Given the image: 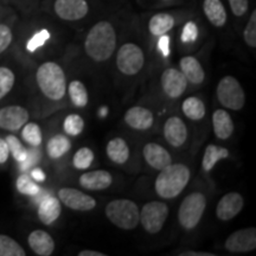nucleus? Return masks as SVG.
<instances>
[{"label": "nucleus", "instance_id": "nucleus-1", "mask_svg": "<svg viewBox=\"0 0 256 256\" xmlns=\"http://www.w3.org/2000/svg\"><path fill=\"white\" fill-rule=\"evenodd\" d=\"M116 48V32L110 22L102 20L89 30L84 42L87 55L96 62L110 60Z\"/></svg>", "mask_w": 256, "mask_h": 256}, {"label": "nucleus", "instance_id": "nucleus-2", "mask_svg": "<svg viewBox=\"0 0 256 256\" xmlns=\"http://www.w3.org/2000/svg\"><path fill=\"white\" fill-rule=\"evenodd\" d=\"M190 176V170L184 164H170L160 170V174L156 179V194L165 200L177 197L186 188Z\"/></svg>", "mask_w": 256, "mask_h": 256}, {"label": "nucleus", "instance_id": "nucleus-3", "mask_svg": "<svg viewBox=\"0 0 256 256\" xmlns=\"http://www.w3.org/2000/svg\"><path fill=\"white\" fill-rule=\"evenodd\" d=\"M37 84L48 98L62 100L66 92V80L63 69L55 62H46L38 68Z\"/></svg>", "mask_w": 256, "mask_h": 256}, {"label": "nucleus", "instance_id": "nucleus-4", "mask_svg": "<svg viewBox=\"0 0 256 256\" xmlns=\"http://www.w3.org/2000/svg\"><path fill=\"white\" fill-rule=\"evenodd\" d=\"M139 208L133 200H114L106 206V216L114 226L124 230H132L139 224Z\"/></svg>", "mask_w": 256, "mask_h": 256}, {"label": "nucleus", "instance_id": "nucleus-5", "mask_svg": "<svg viewBox=\"0 0 256 256\" xmlns=\"http://www.w3.org/2000/svg\"><path fill=\"white\" fill-rule=\"evenodd\" d=\"M206 208V198L200 192H194L182 202L178 210L180 226L186 230H192L198 226Z\"/></svg>", "mask_w": 256, "mask_h": 256}, {"label": "nucleus", "instance_id": "nucleus-6", "mask_svg": "<svg viewBox=\"0 0 256 256\" xmlns=\"http://www.w3.org/2000/svg\"><path fill=\"white\" fill-rule=\"evenodd\" d=\"M217 98L223 107L240 110L244 107L246 95L241 83L234 76H224L218 82L216 90Z\"/></svg>", "mask_w": 256, "mask_h": 256}, {"label": "nucleus", "instance_id": "nucleus-7", "mask_svg": "<svg viewBox=\"0 0 256 256\" xmlns=\"http://www.w3.org/2000/svg\"><path fill=\"white\" fill-rule=\"evenodd\" d=\"M168 216V206L162 202H150L142 206L139 214V223L148 234L159 232Z\"/></svg>", "mask_w": 256, "mask_h": 256}, {"label": "nucleus", "instance_id": "nucleus-8", "mask_svg": "<svg viewBox=\"0 0 256 256\" xmlns=\"http://www.w3.org/2000/svg\"><path fill=\"white\" fill-rule=\"evenodd\" d=\"M145 64V55L142 48L134 43H126L116 55V66L124 75H136Z\"/></svg>", "mask_w": 256, "mask_h": 256}, {"label": "nucleus", "instance_id": "nucleus-9", "mask_svg": "<svg viewBox=\"0 0 256 256\" xmlns=\"http://www.w3.org/2000/svg\"><path fill=\"white\" fill-rule=\"evenodd\" d=\"M58 198L64 206L76 211H90L96 206V200L94 198L78 188H60L58 191Z\"/></svg>", "mask_w": 256, "mask_h": 256}, {"label": "nucleus", "instance_id": "nucleus-10", "mask_svg": "<svg viewBox=\"0 0 256 256\" xmlns=\"http://www.w3.org/2000/svg\"><path fill=\"white\" fill-rule=\"evenodd\" d=\"M224 247L230 252H247L256 248V229L244 228L236 230L226 240Z\"/></svg>", "mask_w": 256, "mask_h": 256}, {"label": "nucleus", "instance_id": "nucleus-11", "mask_svg": "<svg viewBox=\"0 0 256 256\" xmlns=\"http://www.w3.org/2000/svg\"><path fill=\"white\" fill-rule=\"evenodd\" d=\"M54 8L60 19L69 22L84 18L89 11L88 2L86 0H56Z\"/></svg>", "mask_w": 256, "mask_h": 256}, {"label": "nucleus", "instance_id": "nucleus-12", "mask_svg": "<svg viewBox=\"0 0 256 256\" xmlns=\"http://www.w3.org/2000/svg\"><path fill=\"white\" fill-rule=\"evenodd\" d=\"M28 121V112L22 106H8L0 110V128L16 132Z\"/></svg>", "mask_w": 256, "mask_h": 256}, {"label": "nucleus", "instance_id": "nucleus-13", "mask_svg": "<svg viewBox=\"0 0 256 256\" xmlns=\"http://www.w3.org/2000/svg\"><path fill=\"white\" fill-rule=\"evenodd\" d=\"M243 206H244V200H243L242 194H240L238 192H228L220 198L217 204V218L223 222L235 218L241 212Z\"/></svg>", "mask_w": 256, "mask_h": 256}, {"label": "nucleus", "instance_id": "nucleus-14", "mask_svg": "<svg viewBox=\"0 0 256 256\" xmlns=\"http://www.w3.org/2000/svg\"><path fill=\"white\" fill-rule=\"evenodd\" d=\"M162 87L168 98H178L184 94L188 87V80L182 72L174 68H168L162 75Z\"/></svg>", "mask_w": 256, "mask_h": 256}, {"label": "nucleus", "instance_id": "nucleus-15", "mask_svg": "<svg viewBox=\"0 0 256 256\" xmlns=\"http://www.w3.org/2000/svg\"><path fill=\"white\" fill-rule=\"evenodd\" d=\"M144 158L145 162L151 166L152 168L160 171V170L165 168L166 166L172 164V158L168 150L165 147L156 142L146 144L144 147Z\"/></svg>", "mask_w": 256, "mask_h": 256}, {"label": "nucleus", "instance_id": "nucleus-16", "mask_svg": "<svg viewBox=\"0 0 256 256\" xmlns=\"http://www.w3.org/2000/svg\"><path fill=\"white\" fill-rule=\"evenodd\" d=\"M164 136L171 146H183L188 139L186 124L178 116L168 118L164 124Z\"/></svg>", "mask_w": 256, "mask_h": 256}, {"label": "nucleus", "instance_id": "nucleus-17", "mask_svg": "<svg viewBox=\"0 0 256 256\" xmlns=\"http://www.w3.org/2000/svg\"><path fill=\"white\" fill-rule=\"evenodd\" d=\"M124 122L133 130H146L152 127L154 122V116L153 113L147 108L136 106V107L130 108L124 114Z\"/></svg>", "mask_w": 256, "mask_h": 256}, {"label": "nucleus", "instance_id": "nucleus-18", "mask_svg": "<svg viewBox=\"0 0 256 256\" xmlns=\"http://www.w3.org/2000/svg\"><path fill=\"white\" fill-rule=\"evenodd\" d=\"M113 182L112 174L104 170H95V171L83 174L78 179V183L82 188L92 191H100L110 188Z\"/></svg>", "mask_w": 256, "mask_h": 256}, {"label": "nucleus", "instance_id": "nucleus-19", "mask_svg": "<svg viewBox=\"0 0 256 256\" xmlns=\"http://www.w3.org/2000/svg\"><path fill=\"white\" fill-rule=\"evenodd\" d=\"M28 242L34 254L40 256H50L55 250V241L44 230H34L28 235Z\"/></svg>", "mask_w": 256, "mask_h": 256}, {"label": "nucleus", "instance_id": "nucleus-20", "mask_svg": "<svg viewBox=\"0 0 256 256\" xmlns=\"http://www.w3.org/2000/svg\"><path fill=\"white\" fill-rule=\"evenodd\" d=\"M60 202L52 196H46L40 200L38 206V217L40 222L50 226L58 220L60 215Z\"/></svg>", "mask_w": 256, "mask_h": 256}, {"label": "nucleus", "instance_id": "nucleus-21", "mask_svg": "<svg viewBox=\"0 0 256 256\" xmlns=\"http://www.w3.org/2000/svg\"><path fill=\"white\" fill-rule=\"evenodd\" d=\"M212 127L215 136L220 140H226L234 133V122L226 110H217L212 114Z\"/></svg>", "mask_w": 256, "mask_h": 256}, {"label": "nucleus", "instance_id": "nucleus-22", "mask_svg": "<svg viewBox=\"0 0 256 256\" xmlns=\"http://www.w3.org/2000/svg\"><path fill=\"white\" fill-rule=\"evenodd\" d=\"M180 72H183L185 78L194 84H200L206 78L204 69L200 60L192 56L183 57L180 60Z\"/></svg>", "mask_w": 256, "mask_h": 256}, {"label": "nucleus", "instance_id": "nucleus-23", "mask_svg": "<svg viewBox=\"0 0 256 256\" xmlns=\"http://www.w3.org/2000/svg\"><path fill=\"white\" fill-rule=\"evenodd\" d=\"M204 14L214 26L222 28L226 23V11L220 0H204Z\"/></svg>", "mask_w": 256, "mask_h": 256}, {"label": "nucleus", "instance_id": "nucleus-24", "mask_svg": "<svg viewBox=\"0 0 256 256\" xmlns=\"http://www.w3.org/2000/svg\"><path fill=\"white\" fill-rule=\"evenodd\" d=\"M106 152L108 158L115 164L122 165L130 158V147L122 138H114L113 140H110L106 147Z\"/></svg>", "mask_w": 256, "mask_h": 256}, {"label": "nucleus", "instance_id": "nucleus-25", "mask_svg": "<svg viewBox=\"0 0 256 256\" xmlns=\"http://www.w3.org/2000/svg\"><path fill=\"white\" fill-rule=\"evenodd\" d=\"M229 156V150L217 145H209L204 152L203 160H202V168L206 172H210L215 168V165L220 160L226 159Z\"/></svg>", "mask_w": 256, "mask_h": 256}, {"label": "nucleus", "instance_id": "nucleus-26", "mask_svg": "<svg viewBox=\"0 0 256 256\" xmlns=\"http://www.w3.org/2000/svg\"><path fill=\"white\" fill-rule=\"evenodd\" d=\"M174 18L168 14H156L153 16L148 23L150 32L153 36H162L166 34L174 28Z\"/></svg>", "mask_w": 256, "mask_h": 256}, {"label": "nucleus", "instance_id": "nucleus-27", "mask_svg": "<svg viewBox=\"0 0 256 256\" xmlns=\"http://www.w3.org/2000/svg\"><path fill=\"white\" fill-rule=\"evenodd\" d=\"M182 110H183L185 116L190 120L200 121L206 115V106L200 98L191 96L182 104Z\"/></svg>", "mask_w": 256, "mask_h": 256}, {"label": "nucleus", "instance_id": "nucleus-28", "mask_svg": "<svg viewBox=\"0 0 256 256\" xmlns=\"http://www.w3.org/2000/svg\"><path fill=\"white\" fill-rule=\"evenodd\" d=\"M70 147H72V142L68 138L62 136V134H57V136L51 138L48 142L46 152L50 158L58 159L69 151Z\"/></svg>", "mask_w": 256, "mask_h": 256}, {"label": "nucleus", "instance_id": "nucleus-29", "mask_svg": "<svg viewBox=\"0 0 256 256\" xmlns=\"http://www.w3.org/2000/svg\"><path fill=\"white\" fill-rule=\"evenodd\" d=\"M69 92L70 100L76 107H86L88 104L89 96L87 88L84 87V84L78 80H75V81H72L69 84L68 89H66Z\"/></svg>", "mask_w": 256, "mask_h": 256}, {"label": "nucleus", "instance_id": "nucleus-30", "mask_svg": "<svg viewBox=\"0 0 256 256\" xmlns=\"http://www.w3.org/2000/svg\"><path fill=\"white\" fill-rule=\"evenodd\" d=\"M26 252L19 243L8 235L0 234V256H25Z\"/></svg>", "mask_w": 256, "mask_h": 256}, {"label": "nucleus", "instance_id": "nucleus-31", "mask_svg": "<svg viewBox=\"0 0 256 256\" xmlns=\"http://www.w3.org/2000/svg\"><path fill=\"white\" fill-rule=\"evenodd\" d=\"M22 128H23L22 136L28 145L32 147L40 146L43 136H42L40 127L36 122H26Z\"/></svg>", "mask_w": 256, "mask_h": 256}, {"label": "nucleus", "instance_id": "nucleus-32", "mask_svg": "<svg viewBox=\"0 0 256 256\" xmlns=\"http://www.w3.org/2000/svg\"><path fill=\"white\" fill-rule=\"evenodd\" d=\"M16 185H17V190L20 192V194H26V196H37L40 191V185L34 183V179L31 178V176L28 174L19 176Z\"/></svg>", "mask_w": 256, "mask_h": 256}, {"label": "nucleus", "instance_id": "nucleus-33", "mask_svg": "<svg viewBox=\"0 0 256 256\" xmlns=\"http://www.w3.org/2000/svg\"><path fill=\"white\" fill-rule=\"evenodd\" d=\"M94 162V152L88 147H82L75 153L72 158L74 168L78 170H86Z\"/></svg>", "mask_w": 256, "mask_h": 256}, {"label": "nucleus", "instance_id": "nucleus-34", "mask_svg": "<svg viewBox=\"0 0 256 256\" xmlns=\"http://www.w3.org/2000/svg\"><path fill=\"white\" fill-rule=\"evenodd\" d=\"M16 76L11 69L0 66V100L4 98L14 86Z\"/></svg>", "mask_w": 256, "mask_h": 256}, {"label": "nucleus", "instance_id": "nucleus-35", "mask_svg": "<svg viewBox=\"0 0 256 256\" xmlns=\"http://www.w3.org/2000/svg\"><path fill=\"white\" fill-rule=\"evenodd\" d=\"M64 130L68 136H78L83 132L84 128V121L78 114H70L64 120Z\"/></svg>", "mask_w": 256, "mask_h": 256}, {"label": "nucleus", "instance_id": "nucleus-36", "mask_svg": "<svg viewBox=\"0 0 256 256\" xmlns=\"http://www.w3.org/2000/svg\"><path fill=\"white\" fill-rule=\"evenodd\" d=\"M5 140L6 142H8L10 153H11L12 156H14L18 162H23L24 160L28 158V150L23 146L20 140L14 136H8Z\"/></svg>", "mask_w": 256, "mask_h": 256}, {"label": "nucleus", "instance_id": "nucleus-37", "mask_svg": "<svg viewBox=\"0 0 256 256\" xmlns=\"http://www.w3.org/2000/svg\"><path fill=\"white\" fill-rule=\"evenodd\" d=\"M49 38H50V34L49 31L46 30V28H44V30L38 31L37 34H34V36L28 40L26 44L28 51H30V52H34V51L40 49V46H43L44 44L46 43V40H49Z\"/></svg>", "mask_w": 256, "mask_h": 256}, {"label": "nucleus", "instance_id": "nucleus-38", "mask_svg": "<svg viewBox=\"0 0 256 256\" xmlns=\"http://www.w3.org/2000/svg\"><path fill=\"white\" fill-rule=\"evenodd\" d=\"M246 43L250 48H256V11H252V14L249 18L247 26L243 32Z\"/></svg>", "mask_w": 256, "mask_h": 256}, {"label": "nucleus", "instance_id": "nucleus-39", "mask_svg": "<svg viewBox=\"0 0 256 256\" xmlns=\"http://www.w3.org/2000/svg\"><path fill=\"white\" fill-rule=\"evenodd\" d=\"M198 37V28L196 23L194 22H188V23L185 24L183 28V32H182V40L184 43H192L197 40Z\"/></svg>", "mask_w": 256, "mask_h": 256}, {"label": "nucleus", "instance_id": "nucleus-40", "mask_svg": "<svg viewBox=\"0 0 256 256\" xmlns=\"http://www.w3.org/2000/svg\"><path fill=\"white\" fill-rule=\"evenodd\" d=\"M14 36H12V31L8 25L0 24V54L4 52V51L10 46V44L12 43Z\"/></svg>", "mask_w": 256, "mask_h": 256}, {"label": "nucleus", "instance_id": "nucleus-41", "mask_svg": "<svg viewBox=\"0 0 256 256\" xmlns=\"http://www.w3.org/2000/svg\"><path fill=\"white\" fill-rule=\"evenodd\" d=\"M230 8L236 17H242L246 14L249 8V0H228Z\"/></svg>", "mask_w": 256, "mask_h": 256}, {"label": "nucleus", "instance_id": "nucleus-42", "mask_svg": "<svg viewBox=\"0 0 256 256\" xmlns=\"http://www.w3.org/2000/svg\"><path fill=\"white\" fill-rule=\"evenodd\" d=\"M40 160V153L36 150H32V151H28V158L24 160L23 162H20L22 165V168L23 170H26L32 166L34 164H36V162Z\"/></svg>", "mask_w": 256, "mask_h": 256}, {"label": "nucleus", "instance_id": "nucleus-43", "mask_svg": "<svg viewBox=\"0 0 256 256\" xmlns=\"http://www.w3.org/2000/svg\"><path fill=\"white\" fill-rule=\"evenodd\" d=\"M10 156V150L6 140L0 138V164H5Z\"/></svg>", "mask_w": 256, "mask_h": 256}, {"label": "nucleus", "instance_id": "nucleus-44", "mask_svg": "<svg viewBox=\"0 0 256 256\" xmlns=\"http://www.w3.org/2000/svg\"><path fill=\"white\" fill-rule=\"evenodd\" d=\"M158 48L164 56H168L170 54V38L166 36V34H162V36H160Z\"/></svg>", "mask_w": 256, "mask_h": 256}, {"label": "nucleus", "instance_id": "nucleus-45", "mask_svg": "<svg viewBox=\"0 0 256 256\" xmlns=\"http://www.w3.org/2000/svg\"><path fill=\"white\" fill-rule=\"evenodd\" d=\"M31 178L34 179V180L38 182V183H42V182L46 180V174H44L43 170L40 168H36L31 171Z\"/></svg>", "mask_w": 256, "mask_h": 256}, {"label": "nucleus", "instance_id": "nucleus-46", "mask_svg": "<svg viewBox=\"0 0 256 256\" xmlns=\"http://www.w3.org/2000/svg\"><path fill=\"white\" fill-rule=\"evenodd\" d=\"M106 254L95 250H81L78 252V256H104Z\"/></svg>", "mask_w": 256, "mask_h": 256}, {"label": "nucleus", "instance_id": "nucleus-47", "mask_svg": "<svg viewBox=\"0 0 256 256\" xmlns=\"http://www.w3.org/2000/svg\"><path fill=\"white\" fill-rule=\"evenodd\" d=\"M180 255H202V256H212V254H206V252H200V254H198V252H185V254H180Z\"/></svg>", "mask_w": 256, "mask_h": 256}, {"label": "nucleus", "instance_id": "nucleus-48", "mask_svg": "<svg viewBox=\"0 0 256 256\" xmlns=\"http://www.w3.org/2000/svg\"><path fill=\"white\" fill-rule=\"evenodd\" d=\"M98 114H100L102 118H106V116H107V114H108V110H107V108H106V107L101 108L100 112H98Z\"/></svg>", "mask_w": 256, "mask_h": 256}]
</instances>
